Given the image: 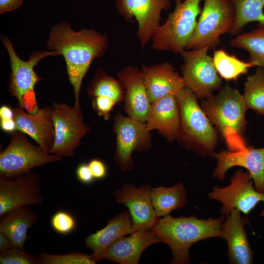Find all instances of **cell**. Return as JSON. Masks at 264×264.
Listing matches in <instances>:
<instances>
[{"instance_id":"obj_6","label":"cell","mask_w":264,"mask_h":264,"mask_svg":"<svg viewBox=\"0 0 264 264\" xmlns=\"http://www.w3.org/2000/svg\"><path fill=\"white\" fill-rule=\"evenodd\" d=\"M1 40L9 54L11 72L10 75L9 90L18 101V107L29 113H36L39 110L34 88L41 80L34 70L41 60L48 56H58L56 51H36L27 61L21 60L16 54L11 41L4 36Z\"/></svg>"},{"instance_id":"obj_2","label":"cell","mask_w":264,"mask_h":264,"mask_svg":"<svg viewBox=\"0 0 264 264\" xmlns=\"http://www.w3.org/2000/svg\"><path fill=\"white\" fill-rule=\"evenodd\" d=\"M225 218L202 220L196 216L174 218L169 215L160 218L151 229L171 249V263L186 264L190 261V248L198 241L222 238L221 225Z\"/></svg>"},{"instance_id":"obj_40","label":"cell","mask_w":264,"mask_h":264,"mask_svg":"<svg viewBox=\"0 0 264 264\" xmlns=\"http://www.w3.org/2000/svg\"><path fill=\"white\" fill-rule=\"evenodd\" d=\"M13 247L12 244L8 238L0 232V251L8 250Z\"/></svg>"},{"instance_id":"obj_35","label":"cell","mask_w":264,"mask_h":264,"mask_svg":"<svg viewBox=\"0 0 264 264\" xmlns=\"http://www.w3.org/2000/svg\"><path fill=\"white\" fill-rule=\"evenodd\" d=\"M76 174L79 181L86 184L92 183L94 179L88 164L83 163L79 165Z\"/></svg>"},{"instance_id":"obj_1","label":"cell","mask_w":264,"mask_h":264,"mask_svg":"<svg viewBox=\"0 0 264 264\" xmlns=\"http://www.w3.org/2000/svg\"><path fill=\"white\" fill-rule=\"evenodd\" d=\"M46 46L64 57L73 88L74 102H79L83 79L93 60L103 56L107 50V37L92 29L75 31L69 24L63 22L53 26Z\"/></svg>"},{"instance_id":"obj_27","label":"cell","mask_w":264,"mask_h":264,"mask_svg":"<svg viewBox=\"0 0 264 264\" xmlns=\"http://www.w3.org/2000/svg\"><path fill=\"white\" fill-rule=\"evenodd\" d=\"M235 11V20L230 33L237 35L248 23L264 25V0H230Z\"/></svg>"},{"instance_id":"obj_7","label":"cell","mask_w":264,"mask_h":264,"mask_svg":"<svg viewBox=\"0 0 264 264\" xmlns=\"http://www.w3.org/2000/svg\"><path fill=\"white\" fill-rule=\"evenodd\" d=\"M10 134L9 144L0 153V177L14 178L63 158L56 154L45 153L39 145L32 143L25 134L19 130Z\"/></svg>"},{"instance_id":"obj_26","label":"cell","mask_w":264,"mask_h":264,"mask_svg":"<svg viewBox=\"0 0 264 264\" xmlns=\"http://www.w3.org/2000/svg\"><path fill=\"white\" fill-rule=\"evenodd\" d=\"M230 44L233 47L246 50L249 54V61L264 69V24H258L252 30L237 34L230 40Z\"/></svg>"},{"instance_id":"obj_17","label":"cell","mask_w":264,"mask_h":264,"mask_svg":"<svg viewBox=\"0 0 264 264\" xmlns=\"http://www.w3.org/2000/svg\"><path fill=\"white\" fill-rule=\"evenodd\" d=\"M17 130L30 136L46 154L55 141V132L51 107L40 108L29 113L19 107L13 109Z\"/></svg>"},{"instance_id":"obj_34","label":"cell","mask_w":264,"mask_h":264,"mask_svg":"<svg viewBox=\"0 0 264 264\" xmlns=\"http://www.w3.org/2000/svg\"><path fill=\"white\" fill-rule=\"evenodd\" d=\"M93 99V106L99 115H102L107 120L110 116V112L116 104L112 99L104 97H97Z\"/></svg>"},{"instance_id":"obj_14","label":"cell","mask_w":264,"mask_h":264,"mask_svg":"<svg viewBox=\"0 0 264 264\" xmlns=\"http://www.w3.org/2000/svg\"><path fill=\"white\" fill-rule=\"evenodd\" d=\"M213 156L217 161V167L212 175L213 177L222 181L229 169L235 166L242 167L247 170L255 189L259 192L264 193V147H246L236 152L222 150L214 153Z\"/></svg>"},{"instance_id":"obj_12","label":"cell","mask_w":264,"mask_h":264,"mask_svg":"<svg viewBox=\"0 0 264 264\" xmlns=\"http://www.w3.org/2000/svg\"><path fill=\"white\" fill-rule=\"evenodd\" d=\"M119 13L127 21L138 23L137 38L143 49L160 25L161 13L168 10L171 0H115Z\"/></svg>"},{"instance_id":"obj_39","label":"cell","mask_w":264,"mask_h":264,"mask_svg":"<svg viewBox=\"0 0 264 264\" xmlns=\"http://www.w3.org/2000/svg\"><path fill=\"white\" fill-rule=\"evenodd\" d=\"M14 113L13 109L3 105L0 108V119H8L14 118Z\"/></svg>"},{"instance_id":"obj_31","label":"cell","mask_w":264,"mask_h":264,"mask_svg":"<svg viewBox=\"0 0 264 264\" xmlns=\"http://www.w3.org/2000/svg\"><path fill=\"white\" fill-rule=\"evenodd\" d=\"M41 264H95L91 255L80 252L66 254H51L42 252L39 255Z\"/></svg>"},{"instance_id":"obj_23","label":"cell","mask_w":264,"mask_h":264,"mask_svg":"<svg viewBox=\"0 0 264 264\" xmlns=\"http://www.w3.org/2000/svg\"><path fill=\"white\" fill-rule=\"evenodd\" d=\"M146 122L150 132L157 130L170 141L178 138L180 114L176 95H169L152 103Z\"/></svg>"},{"instance_id":"obj_5","label":"cell","mask_w":264,"mask_h":264,"mask_svg":"<svg viewBox=\"0 0 264 264\" xmlns=\"http://www.w3.org/2000/svg\"><path fill=\"white\" fill-rule=\"evenodd\" d=\"M201 0H175L174 11L152 37L154 50L180 54L186 49L194 32L201 9Z\"/></svg>"},{"instance_id":"obj_25","label":"cell","mask_w":264,"mask_h":264,"mask_svg":"<svg viewBox=\"0 0 264 264\" xmlns=\"http://www.w3.org/2000/svg\"><path fill=\"white\" fill-rule=\"evenodd\" d=\"M151 198L156 216L164 217L185 207L187 192L183 184L179 182L172 187L152 188Z\"/></svg>"},{"instance_id":"obj_37","label":"cell","mask_w":264,"mask_h":264,"mask_svg":"<svg viewBox=\"0 0 264 264\" xmlns=\"http://www.w3.org/2000/svg\"><path fill=\"white\" fill-rule=\"evenodd\" d=\"M23 0H0V13L11 11L18 8Z\"/></svg>"},{"instance_id":"obj_16","label":"cell","mask_w":264,"mask_h":264,"mask_svg":"<svg viewBox=\"0 0 264 264\" xmlns=\"http://www.w3.org/2000/svg\"><path fill=\"white\" fill-rule=\"evenodd\" d=\"M152 188L149 184L140 187L132 184H125L113 194L117 203L124 204L128 208L135 231L151 229L160 219L155 214L152 205Z\"/></svg>"},{"instance_id":"obj_3","label":"cell","mask_w":264,"mask_h":264,"mask_svg":"<svg viewBox=\"0 0 264 264\" xmlns=\"http://www.w3.org/2000/svg\"><path fill=\"white\" fill-rule=\"evenodd\" d=\"M201 107L224 140L228 150L236 152L247 146L242 133L246 129L247 109L243 95L228 85L203 100Z\"/></svg>"},{"instance_id":"obj_21","label":"cell","mask_w":264,"mask_h":264,"mask_svg":"<svg viewBox=\"0 0 264 264\" xmlns=\"http://www.w3.org/2000/svg\"><path fill=\"white\" fill-rule=\"evenodd\" d=\"M162 241L151 229H142L122 237L108 249L104 259L120 264H137L143 252Z\"/></svg>"},{"instance_id":"obj_28","label":"cell","mask_w":264,"mask_h":264,"mask_svg":"<svg viewBox=\"0 0 264 264\" xmlns=\"http://www.w3.org/2000/svg\"><path fill=\"white\" fill-rule=\"evenodd\" d=\"M212 59L220 76L226 80H236L247 73L249 68L255 66L252 62L242 61L223 49L215 50Z\"/></svg>"},{"instance_id":"obj_4","label":"cell","mask_w":264,"mask_h":264,"mask_svg":"<svg viewBox=\"0 0 264 264\" xmlns=\"http://www.w3.org/2000/svg\"><path fill=\"white\" fill-rule=\"evenodd\" d=\"M176 97L180 114L179 137L182 136L201 155L213 156L218 143L217 131L199 106L197 97L186 86Z\"/></svg>"},{"instance_id":"obj_8","label":"cell","mask_w":264,"mask_h":264,"mask_svg":"<svg viewBox=\"0 0 264 264\" xmlns=\"http://www.w3.org/2000/svg\"><path fill=\"white\" fill-rule=\"evenodd\" d=\"M235 20V8L230 0H204L186 49L214 47L219 44L222 35L230 33Z\"/></svg>"},{"instance_id":"obj_30","label":"cell","mask_w":264,"mask_h":264,"mask_svg":"<svg viewBox=\"0 0 264 264\" xmlns=\"http://www.w3.org/2000/svg\"><path fill=\"white\" fill-rule=\"evenodd\" d=\"M242 95L246 107L258 114H264V69L258 67L244 84Z\"/></svg>"},{"instance_id":"obj_33","label":"cell","mask_w":264,"mask_h":264,"mask_svg":"<svg viewBox=\"0 0 264 264\" xmlns=\"http://www.w3.org/2000/svg\"><path fill=\"white\" fill-rule=\"evenodd\" d=\"M51 225L57 233L67 235L71 233L76 227L74 218L65 211H59L51 217Z\"/></svg>"},{"instance_id":"obj_11","label":"cell","mask_w":264,"mask_h":264,"mask_svg":"<svg viewBox=\"0 0 264 264\" xmlns=\"http://www.w3.org/2000/svg\"><path fill=\"white\" fill-rule=\"evenodd\" d=\"M251 179L248 171L237 170L231 178L228 186L223 188L213 186L208 197L222 204L220 212L226 217L235 209L247 216L259 202L262 201L264 207L260 215L264 217V193L255 189Z\"/></svg>"},{"instance_id":"obj_13","label":"cell","mask_w":264,"mask_h":264,"mask_svg":"<svg viewBox=\"0 0 264 264\" xmlns=\"http://www.w3.org/2000/svg\"><path fill=\"white\" fill-rule=\"evenodd\" d=\"M44 201L38 174L30 172L12 179L0 177V217L12 210L42 205Z\"/></svg>"},{"instance_id":"obj_15","label":"cell","mask_w":264,"mask_h":264,"mask_svg":"<svg viewBox=\"0 0 264 264\" xmlns=\"http://www.w3.org/2000/svg\"><path fill=\"white\" fill-rule=\"evenodd\" d=\"M114 131L117 136L115 160L122 170L128 171L133 166L132 154L148 143L150 131L144 122L121 114L115 117Z\"/></svg>"},{"instance_id":"obj_19","label":"cell","mask_w":264,"mask_h":264,"mask_svg":"<svg viewBox=\"0 0 264 264\" xmlns=\"http://www.w3.org/2000/svg\"><path fill=\"white\" fill-rule=\"evenodd\" d=\"M235 209L226 216L222 223V239L228 244L227 256L231 264L253 263L254 252L250 248L244 226L247 218Z\"/></svg>"},{"instance_id":"obj_18","label":"cell","mask_w":264,"mask_h":264,"mask_svg":"<svg viewBox=\"0 0 264 264\" xmlns=\"http://www.w3.org/2000/svg\"><path fill=\"white\" fill-rule=\"evenodd\" d=\"M125 90V110L133 119L146 122L151 102L147 91L141 69L127 66L117 73Z\"/></svg>"},{"instance_id":"obj_20","label":"cell","mask_w":264,"mask_h":264,"mask_svg":"<svg viewBox=\"0 0 264 264\" xmlns=\"http://www.w3.org/2000/svg\"><path fill=\"white\" fill-rule=\"evenodd\" d=\"M141 69L151 103L169 95H176L185 86L183 77L169 62L142 65Z\"/></svg>"},{"instance_id":"obj_36","label":"cell","mask_w":264,"mask_h":264,"mask_svg":"<svg viewBox=\"0 0 264 264\" xmlns=\"http://www.w3.org/2000/svg\"><path fill=\"white\" fill-rule=\"evenodd\" d=\"M88 164L94 178L102 179L106 176V166L100 160L92 159Z\"/></svg>"},{"instance_id":"obj_9","label":"cell","mask_w":264,"mask_h":264,"mask_svg":"<svg viewBox=\"0 0 264 264\" xmlns=\"http://www.w3.org/2000/svg\"><path fill=\"white\" fill-rule=\"evenodd\" d=\"M51 109L55 136L49 154L72 157L81 139L89 130L84 123L80 102H74L73 107L55 103Z\"/></svg>"},{"instance_id":"obj_22","label":"cell","mask_w":264,"mask_h":264,"mask_svg":"<svg viewBox=\"0 0 264 264\" xmlns=\"http://www.w3.org/2000/svg\"><path fill=\"white\" fill-rule=\"evenodd\" d=\"M107 223L105 227L88 236L85 240V246L92 251L91 255L96 263L104 259L108 249L114 242L135 232L129 210L107 220Z\"/></svg>"},{"instance_id":"obj_24","label":"cell","mask_w":264,"mask_h":264,"mask_svg":"<svg viewBox=\"0 0 264 264\" xmlns=\"http://www.w3.org/2000/svg\"><path fill=\"white\" fill-rule=\"evenodd\" d=\"M0 217V232L8 238L13 247L24 248L29 238L28 230L38 220L37 214L28 206H23L12 210Z\"/></svg>"},{"instance_id":"obj_38","label":"cell","mask_w":264,"mask_h":264,"mask_svg":"<svg viewBox=\"0 0 264 264\" xmlns=\"http://www.w3.org/2000/svg\"><path fill=\"white\" fill-rule=\"evenodd\" d=\"M1 129L6 132L11 133L17 130L16 122L14 118L0 119Z\"/></svg>"},{"instance_id":"obj_10","label":"cell","mask_w":264,"mask_h":264,"mask_svg":"<svg viewBox=\"0 0 264 264\" xmlns=\"http://www.w3.org/2000/svg\"><path fill=\"white\" fill-rule=\"evenodd\" d=\"M209 50L207 47L186 49L180 53L183 62L181 70L185 86L201 99L209 98L214 91L222 87L221 78L212 58L208 55Z\"/></svg>"},{"instance_id":"obj_32","label":"cell","mask_w":264,"mask_h":264,"mask_svg":"<svg viewBox=\"0 0 264 264\" xmlns=\"http://www.w3.org/2000/svg\"><path fill=\"white\" fill-rule=\"evenodd\" d=\"M0 264H41L39 258L28 253L24 248L13 247L0 251Z\"/></svg>"},{"instance_id":"obj_29","label":"cell","mask_w":264,"mask_h":264,"mask_svg":"<svg viewBox=\"0 0 264 264\" xmlns=\"http://www.w3.org/2000/svg\"><path fill=\"white\" fill-rule=\"evenodd\" d=\"M124 87L118 79L107 75L101 68H99L95 76L88 88V93L92 98L97 97L109 98L115 103L122 99Z\"/></svg>"}]
</instances>
